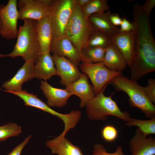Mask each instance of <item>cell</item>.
<instances>
[{
    "label": "cell",
    "mask_w": 155,
    "mask_h": 155,
    "mask_svg": "<svg viewBox=\"0 0 155 155\" xmlns=\"http://www.w3.org/2000/svg\"><path fill=\"white\" fill-rule=\"evenodd\" d=\"M32 135H30L26 137L22 142L15 147L7 155H21L23 149L28 143Z\"/></svg>",
    "instance_id": "31"
},
{
    "label": "cell",
    "mask_w": 155,
    "mask_h": 155,
    "mask_svg": "<svg viewBox=\"0 0 155 155\" xmlns=\"http://www.w3.org/2000/svg\"><path fill=\"white\" fill-rule=\"evenodd\" d=\"M50 52L69 59L78 66L80 64V53L66 35L53 40Z\"/></svg>",
    "instance_id": "15"
},
{
    "label": "cell",
    "mask_w": 155,
    "mask_h": 155,
    "mask_svg": "<svg viewBox=\"0 0 155 155\" xmlns=\"http://www.w3.org/2000/svg\"><path fill=\"white\" fill-rule=\"evenodd\" d=\"M65 89L72 95L80 98L81 108L85 107L87 103L95 96L93 86L90 84L88 76L84 73L77 80L66 86Z\"/></svg>",
    "instance_id": "16"
},
{
    "label": "cell",
    "mask_w": 155,
    "mask_h": 155,
    "mask_svg": "<svg viewBox=\"0 0 155 155\" xmlns=\"http://www.w3.org/2000/svg\"><path fill=\"white\" fill-rule=\"evenodd\" d=\"M131 155H155V138L148 137L138 128L129 142Z\"/></svg>",
    "instance_id": "14"
},
{
    "label": "cell",
    "mask_w": 155,
    "mask_h": 155,
    "mask_svg": "<svg viewBox=\"0 0 155 155\" xmlns=\"http://www.w3.org/2000/svg\"><path fill=\"white\" fill-rule=\"evenodd\" d=\"M50 52L41 53L34 65L36 78L47 81L57 75L56 70Z\"/></svg>",
    "instance_id": "21"
},
{
    "label": "cell",
    "mask_w": 155,
    "mask_h": 155,
    "mask_svg": "<svg viewBox=\"0 0 155 155\" xmlns=\"http://www.w3.org/2000/svg\"><path fill=\"white\" fill-rule=\"evenodd\" d=\"M101 135L104 140L111 142L116 139L118 136V132L113 126L108 125L104 126L102 129Z\"/></svg>",
    "instance_id": "29"
},
{
    "label": "cell",
    "mask_w": 155,
    "mask_h": 155,
    "mask_svg": "<svg viewBox=\"0 0 155 155\" xmlns=\"http://www.w3.org/2000/svg\"><path fill=\"white\" fill-rule=\"evenodd\" d=\"M147 85L142 87V89L149 100L153 104L155 103V79L150 78L147 80Z\"/></svg>",
    "instance_id": "30"
},
{
    "label": "cell",
    "mask_w": 155,
    "mask_h": 155,
    "mask_svg": "<svg viewBox=\"0 0 155 155\" xmlns=\"http://www.w3.org/2000/svg\"><path fill=\"white\" fill-rule=\"evenodd\" d=\"M102 62L109 69L121 72L125 69L127 65L123 55L112 43L106 48Z\"/></svg>",
    "instance_id": "22"
},
{
    "label": "cell",
    "mask_w": 155,
    "mask_h": 155,
    "mask_svg": "<svg viewBox=\"0 0 155 155\" xmlns=\"http://www.w3.org/2000/svg\"><path fill=\"white\" fill-rule=\"evenodd\" d=\"M0 90H2V89L0 88Z\"/></svg>",
    "instance_id": "37"
},
{
    "label": "cell",
    "mask_w": 155,
    "mask_h": 155,
    "mask_svg": "<svg viewBox=\"0 0 155 155\" xmlns=\"http://www.w3.org/2000/svg\"><path fill=\"white\" fill-rule=\"evenodd\" d=\"M40 88L47 99L46 104L50 107L61 108L65 106L72 95L65 89L54 87L47 81L42 80Z\"/></svg>",
    "instance_id": "17"
},
{
    "label": "cell",
    "mask_w": 155,
    "mask_h": 155,
    "mask_svg": "<svg viewBox=\"0 0 155 155\" xmlns=\"http://www.w3.org/2000/svg\"><path fill=\"white\" fill-rule=\"evenodd\" d=\"M91 0H77L76 5L81 9L86 6Z\"/></svg>",
    "instance_id": "35"
},
{
    "label": "cell",
    "mask_w": 155,
    "mask_h": 155,
    "mask_svg": "<svg viewBox=\"0 0 155 155\" xmlns=\"http://www.w3.org/2000/svg\"><path fill=\"white\" fill-rule=\"evenodd\" d=\"M155 6V0H146L142 5V8L147 14L150 15V13Z\"/></svg>",
    "instance_id": "33"
},
{
    "label": "cell",
    "mask_w": 155,
    "mask_h": 155,
    "mask_svg": "<svg viewBox=\"0 0 155 155\" xmlns=\"http://www.w3.org/2000/svg\"><path fill=\"white\" fill-rule=\"evenodd\" d=\"M36 29L41 53L50 52L53 35L49 16L36 21Z\"/></svg>",
    "instance_id": "19"
},
{
    "label": "cell",
    "mask_w": 155,
    "mask_h": 155,
    "mask_svg": "<svg viewBox=\"0 0 155 155\" xmlns=\"http://www.w3.org/2000/svg\"><path fill=\"white\" fill-rule=\"evenodd\" d=\"M22 132L21 127L14 123L9 122L0 126V141H5L11 137L18 136Z\"/></svg>",
    "instance_id": "27"
},
{
    "label": "cell",
    "mask_w": 155,
    "mask_h": 155,
    "mask_svg": "<svg viewBox=\"0 0 155 155\" xmlns=\"http://www.w3.org/2000/svg\"><path fill=\"white\" fill-rule=\"evenodd\" d=\"M135 35L134 60L129 67L131 73L142 78L155 70V41L150 28V15L141 5L135 3L132 8Z\"/></svg>",
    "instance_id": "1"
},
{
    "label": "cell",
    "mask_w": 155,
    "mask_h": 155,
    "mask_svg": "<svg viewBox=\"0 0 155 155\" xmlns=\"http://www.w3.org/2000/svg\"><path fill=\"white\" fill-rule=\"evenodd\" d=\"M92 155H125L122 147L118 146L115 151L113 153L107 152L104 146L102 144H97L94 146Z\"/></svg>",
    "instance_id": "28"
},
{
    "label": "cell",
    "mask_w": 155,
    "mask_h": 155,
    "mask_svg": "<svg viewBox=\"0 0 155 155\" xmlns=\"http://www.w3.org/2000/svg\"><path fill=\"white\" fill-rule=\"evenodd\" d=\"M111 13L109 11L94 13L88 19L93 29L102 32L110 38L118 32L119 29L111 22L109 16Z\"/></svg>",
    "instance_id": "20"
},
{
    "label": "cell",
    "mask_w": 155,
    "mask_h": 155,
    "mask_svg": "<svg viewBox=\"0 0 155 155\" xmlns=\"http://www.w3.org/2000/svg\"><path fill=\"white\" fill-rule=\"evenodd\" d=\"M80 69L89 78L95 96L98 94L115 77L123 75L122 72L108 69L102 62L94 63L82 62Z\"/></svg>",
    "instance_id": "7"
},
{
    "label": "cell",
    "mask_w": 155,
    "mask_h": 155,
    "mask_svg": "<svg viewBox=\"0 0 155 155\" xmlns=\"http://www.w3.org/2000/svg\"><path fill=\"white\" fill-rule=\"evenodd\" d=\"M107 86L86 104L85 107L88 119L91 121H104L107 120L108 116L111 115L127 122L131 118L129 114L126 111H122L112 99L114 92L108 96L104 94Z\"/></svg>",
    "instance_id": "4"
},
{
    "label": "cell",
    "mask_w": 155,
    "mask_h": 155,
    "mask_svg": "<svg viewBox=\"0 0 155 155\" xmlns=\"http://www.w3.org/2000/svg\"><path fill=\"white\" fill-rule=\"evenodd\" d=\"M9 93L16 96L24 102V105L26 106H30L40 109L48 113L61 119L64 125V129L65 130L70 129L76 124L78 120L76 113L72 111L69 113L63 114L58 113L53 110L37 96L32 93L27 92L26 90H22L18 92H11Z\"/></svg>",
    "instance_id": "8"
},
{
    "label": "cell",
    "mask_w": 155,
    "mask_h": 155,
    "mask_svg": "<svg viewBox=\"0 0 155 155\" xmlns=\"http://www.w3.org/2000/svg\"><path fill=\"white\" fill-rule=\"evenodd\" d=\"M120 26V28L119 29L120 32H128L133 30V26L132 23L129 22L125 18H122Z\"/></svg>",
    "instance_id": "32"
},
{
    "label": "cell",
    "mask_w": 155,
    "mask_h": 155,
    "mask_svg": "<svg viewBox=\"0 0 155 155\" xmlns=\"http://www.w3.org/2000/svg\"><path fill=\"white\" fill-rule=\"evenodd\" d=\"M1 28H2V23L0 19V35L1 34Z\"/></svg>",
    "instance_id": "36"
},
{
    "label": "cell",
    "mask_w": 155,
    "mask_h": 155,
    "mask_svg": "<svg viewBox=\"0 0 155 155\" xmlns=\"http://www.w3.org/2000/svg\"><path fill=\"white\" fill-rule=\"evenodd\" d=\"M112 44L110 38L108 36L101 32L93 29L89 37L86 47L106 49Z\"/></svg>",
    "instance_id": "24"
},
{
    "label": "cell",
    "mask_w": 155,
    "mask_h": 155,
    "mask_svg": "<svg viewBox=\"0 0 155 155\" xmlns=\"http://www.w3.org/2000/svg\"><path fill=\"white\" fill-rule=\"evenodd\" d=\"M60 84L66 86L78 80L81 73L78 66L69 59L54 54L52 56Z\"/></svg>",
    "instance_id": "11"
},
{
    "label": "cell",
    "mask_w": 155,
    "mask_h": 155,
    "mask_svg": "<svg viewBox=\"0 0 155 155\" xmlns=\"http://www.w3.org/2000/svg\"><path fill=\"white\" fill-rule=\"evenodd\" d=\"M93 29L88 19L76 5L67 24L65 35L80 53Z\"/></svg>",
    "instance_id": "5"
},
{
    "label": "cell",
    "mask_w": 155,
    "mask_h": 155,
    "mask_svg": "<svg viewBox=\"0 0 155 155\" xmlns=\"http://www.w3.org/2000/svg\"><path fill=\"white\" fill-rule=\"evenodd\" d=\"M34 65L33 62L25 61L12 78L3 83L1 87L5 89L3 91L9 93L22 90L24 83L36 78Z\"/></svg>",
    "instance_id": "12"
},
{
    "label": "cell",
    "mask_w": 155,
    "mask_h": 155,
    "mask_svg": "<svg viewBox=\"0 0 155 155\" xmlns=\"http://www.w3.org/2000/svg\"><path fill=\"white\" fill-rule=\"evenodd\" d=\"M52 0H20L18 19L39 20L49 16Z\"/></svg>",
    "instance_id": "10"
},
{
    "label": "cell",
    "mask_w": 155,
    "mask_h": 155,
    "mask_svg": "<svg viewBox=\"0 0 155 155\" xmlns=\"http://www.w3.org/2000/svg\"><path fill=\"white\" fill-rule=\"evenodd\" d=\"M46 146L53 154L58 155H84L80 148L73 144L65 136L59 135L47 141Z\"/></svg>",
    "instance_id": "18"
},
{
    "label": "cell",
    "mask_w": 155,
    "mask_h": 155,
    "mask_svg": "<svg viewBox=\"0 0 155 155\" xmlns=\"http://www.w3.org/2000/svg\"><path fill=\"white\" fill-rule=\"evenodd\" d=\"M112 43L124 57L129 67L134 60L135 35L133 30L128 32L119 31L110 38Z\"/></svg>",
    "instance_id": "13"
},
{
    "label": "cell",
    "mask_w": 155,
    "mask_h": 155,
    "mask_svg": "<svg viewBox=\"0 0 155 155\" xmlns=\"http://www.w3.org/2000/svg\"><path fill=\"white\" fill-rule=\"evenodd\" d=\"M118 92L123 91L129 97V102L132 107L137 108L150 119L155 117V105L148 98L137 81L121 75L112 79L109 83Z\"/></svg>",
    "instance_id": "3"
},
{
    "label": "cell",
    "mask_w": 155,
    "mask_h": 155,
    "mask_svg": "<svg viewBox=\"0 0 155 155\" xmlns=\"http://www.w3.org/2000/svg\"><path fill=\"white\" fill-rule=\"evenodd\" d=\"M23 20V24L20 26L18 29L17 40L13 50L8 54H0V57L14 58L20 56L25 61H31L36 63L41 54L36 29L37 20L29 19Z\"/></svg>",
    "instance_id": "2"
},
{
    "label": "cell",
    "mask_w": 155,
    "mask_h": 155,
    "mask_svg": "<svg viewBox=\"0 0 155 155\" xmlns=\"http://www.w3.org/2000/svg\"><path fill=\"white\" fill-rule=\"evenodd\" d=\"M17 7L16 0H9L6 5H0V19L2 23L0 35L7 40L14 39L18 35Z\"/></svg>",
    "instance_id": "9"
},
{
    "label": "cell",
    "mask_w": 155,
    "mask_h": 155,
    "mask_svg": "<svg viewBox=\"0 0 155 155\" xmlns=\"http://www.w3.org/2000/svg\"><path fill=\"white\" fill-rule=\"evenodd\" d=\"M109 8L107 0H91L86 6L81 9L85 17L88 19L93 14L109 11Z\"/></svg>",
    "instance_id": "26"
},
{
    "label": "cell",
    "mask_w": 155,
    "mask_h": 155,
    "mask_svg": "<svg viewBox=\"0 0 155 155\" xmlns=\"http://www.w3.org/2000/svg\"><path fill=\"white\" fill-rule=\"evenodd\" d=\"M128 127L136 126L144 134L148 135L155 134V117L148 120L131 118L126 123Z\"/></svg>",
    "instance_id": "25"
},
{
    "label": "cell",
    "mask_w": 155,
    "mask_h": 155,
    "mask_svg": "<svg viewBox=\"0 0 155 155\" xmlns=\"http://www.w3.org/2000/svg\"><path fill=\"white\" fill-rule=\"evenodd\" d=\"M106 49L90 46L83 48L80 53V60L82 62L94 63L102 62Z\"/></svg>",
    "instance_id": "23"
},
{
    "label": "cell",
    "mask_w": 155,
    "mask_h": 155,
    "mask_svg": "<svg viewBox=\"0 0 155 155\" xmlns=\"http://www.w3.org/2000/svg\"><path fill=\"white\" fill-rule=\"evenodd\" d=\"M109 18L111 22L113 25L116 26H120L122 18L117 13H111L109 15Z\"/></svg>",
    "instance_id": "34"
},
{
    "label": "cell",
    "mask_w": 155,
    "mask_h": 155,
    "mask_svg": "<svg viewBox=\"0 0 155 155\" xmlns=\"http://www.w3.org/2000/svg\"><path fill=\"white\" fill-rule=\"evenodd\" d=\"M77 0H52L49 17L53 40L65 35L67 24L76 5Z\"/></svg>",
    "instance_id": "6"
}]
</instances>
